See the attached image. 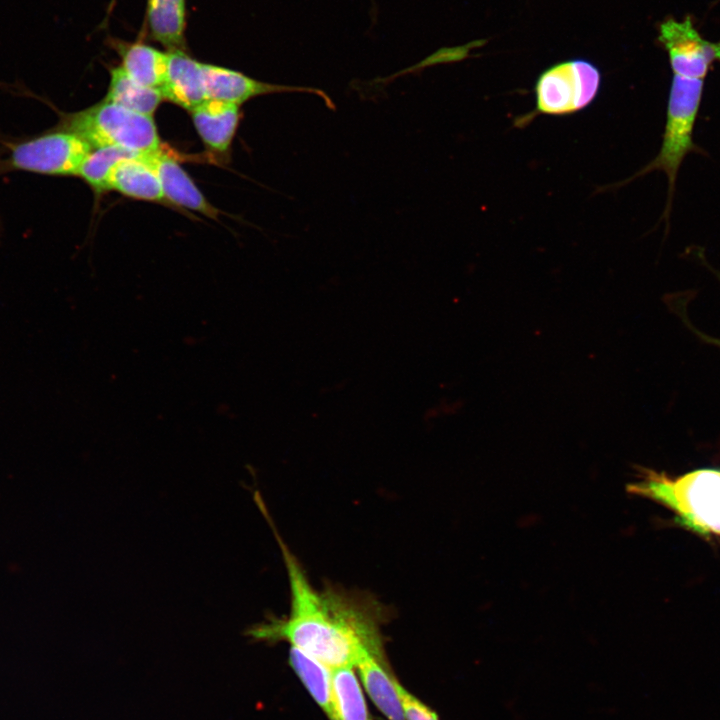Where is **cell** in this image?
<instances>
[{"label": "cell", "instance_id": "obj_1", "mask_svg": "<svg viewBox=\"0 0 720 720\" xmlns=\"http://www.w3.org/2000/svg\"><path fill=\"white\" fill-rule=\"evenodd\" d=\"M259 493L256 504L269 522L281 549L288 574L291 605L284 619L253 625L246 634L255 640H286L330 670L356 667L365 652L381 655L375 614L335 591L319 592L276 531Z\"/></svg>", "mask_w": 720, "mask_h": 720}, {"label": "cell", "instance_id": "obj_2", "mask_svg": "<svg viewBox=\"0 0 720 720\" xmlns=\"http://www.w3.org/2000/svg\"><path fill=\"white\" fill-rule=\"evenodd\" d=\"M628 490L665 506L682 526L720 536L719 469H698L678 477L646 469Z\"/></svg>", "mask_w": 720, "mask_h": 720}, {"label": "cell", "instance_id": "obj_3", "mask_svg": "<svg viewBox=\"0 0 720 720\" xmlns=\"http://www.w3.org/2000/svg\"><path fill=\"white\" fill-rule=\"evenodd\" d=\"M58 128L80 136L92 148L117 146L140 155L160 149L152 116L104 99L84 110L65 114Z\"/></svg>", "mask_w": 720, "mask_h": 720}, {"label": "cell", "instance_id": "obj_4", "mask_svg": "<svg viewBox=\"0 0 720 720\" xmlns=\"http://www.w3.org/2000/svg\"><path fill=\"white\" fill-rule=\"evenodd\" d=\"M601 86L599 68L585 59H571L545 69L535 83V109L522 116L518 126L538 115L566 116L593 103Z\"/></svg>", "mask_w": 720, "mask_h": 720}, {"label": "cell", "instance_id": "obj_5", "mask_svg": "<svg viewBox=\"0 0 720 720\" xmlns=\"http://www.w3.org/2000/svg\"><path fill=\"white\" fill-rule=\"evenodd\" d=\"M703 79L685 78L674 75L669 94L667 120L663 142L658 155L633 177L623 181L628 183L653 170H661L668 177L669 202L673 192L678 169L684 157L694 148L692 132L700 105Z\"/></svg>", "mask_w": 720, "mask_h": 720}, {"label": "cell", "instance_id": "obj_6", "mask_svg": "<svg viewBox=\"0 0 720 720\" xmlns=\"http://www.w3.org/2000/svg\"><path fill=\"white\" fill-rule=\"evenodd\" d=\"M92 146L80 136L55 128L11 146L8 166L50 176H77Z\"/></svg>", "mask_w": 720, "mask_h": 720}, {"label": "cell", "instance_id": "obj_7", "mask_svg": "<svg viewBox=\"0 0 720 720\" xmlns=\"http://www.w3.org/2000/svg\"><path fill=\"white\" fill-rule=\"evenodd\" d=\"M658 38L668 52L674 75L703 79L711 64L720 61V42L703 39L690 17L683 21L665 20L659 27Z\"/></svg>", "mask_w": 720, "mask_h": 720}, {"label": "cell", "instance_id": "obj_8", "mask_svg": "<svg viewBox=\"0 0 720 720\" xmlns=\"http://www.w3.org/2000/svg\"><path fill=\"white\" fill-rule=\"evenodd\" d=\"M202 73L208 99L240 105L261 95L309 93L320 97L329 109H336L329 95L319 88L263 82L242 72L208 63H202Z\"/></svg>", "mask_w": 720, "mask_h": 720}, {"label": "cell", "instance_id": "obj_9", "mask_svg": "<svg viewBox=\"0 0 720 720\" xmlns=\"http://www.w3.org/2000/svg\"><path fill=\"white\" fill-rule=\"evenodd\" d=\"M145 160L156 172L165 199L208 217H216L217 210L206 200L201 191L179 163L161 148L145 154Z\"/></svg>", "mask_w": 720, "mask_h": 720}, {"label": "cell", "instance_id": "obj_10", "mask_svg": "<svg viewBox=\"0 0 720 720\" xmlns=\"http://www.w3.org/2000/svg\"><path fill=\"white\" fill-rule=\"evenodd\" d=\"M168 52V70L160 88L166 99L188 111L208 100L202 73V62L192 58L185 50Z\"/></svg>", "mask_w": 720, "mask_h": 720}, {"label": "cell", "instance_id": "obj_11", "mask_svg": "<svg viewBox=\"0 0 720 720\" xmlns=\"http://www.w3.org/2000/svg\"><path fill=\"white\" fill-rule=\"evenodd\" d=\"M190 112L205 145L215 152H226L239 124V105L208 99Z\"/></svg>", "mask_w": 720, "mask_h": 720}, {"label": "cell", "instance_id": "obj_12", "mask_svg": "<svg viewBox=\"0 0 720 720\" xmlns=\"http://www.w3.org/2000/svg\"><path fill=\"white\" fill-rule=\"evenodd\" d=\"M111 46L121 59L120 67L141 85L160 89L168 70V52L158 50L143 41L126 42L111 39Z\"/></svg>", "mask_w": 720, "mask_h": 720}, {"label": "cell", "instance_id": "obj_13", "mask_svg": "<svg viewBox=\"0 0 720 720\" xmlns=\"http://www.w3.org/2000/svg\"><path fill=\"white\" fill-rule=\"evenodd\" d=\"M110 190L139 200L165 199L159 178L144 155L126 158L115 164L107 180V191Z\"/></svg>", "mask_w": 720, "mask_h": 720}, {"label": "cell", "instance_id": "obj_14", "mask_svg": "<svg viewBox=\"0 0 720 720\" xmlns=\"http://www.w3.org/2000/svg\"><path fill=\"white\" fill-rule=\"evenodd\" d=\"M145 24L149 36L170 50H185L186 0H147Z\"/></svg>", "mask_w": 720, "mask_h": 720}, {"label": "cell", "instance_id": "obj_15", "mask_svg": "<svg viewBox=\"0 0 720 720\" xmlns=\"http://www.w3.org/2000/svg\"><path fill=\"white\" fill-rule=\"evenodd\" d=\"M381 655L365 652L356 667L364 688L379 711L388 720H406L393 677L381 664Z\"/></svg>", "mask_w": 720, "mask_h": 720}, {"label": "cell", "instance_id": "obj_16", "mask_svg": "<svg viewBox=\"0 0 720 720\" xmlns=\"http://www.w3.org/2000/svg\"><path fill=\"white\" fill-rule=\"evenodd\" d=\"M289 663L329 720H337L332 696L331 670L294 647H291L289 652Z\"/></svg>", "mask_w": 720, "mask_h": 720}, {"label": "cell", "instance_id": "obj_17", "mask_svg": "<svg viewBox=\"0 0 720 720\" xmlns=\"http://www.w3.org/2000/svg\"><path fill=\"white\" fill-rule=\"evenodd\" d=\"M106 101L114 102L134 112L152 116L163 100L160 89L134 81L120 67L110 69V82Z\"/></svg>", "mask_w": 720, "mask_h": 720}, {"label": "cell", "instance_id": "obj_18", "mask_svg": "<svg viewBox=\"0 0 720 720\" xmlns=\"http://www.w3.org/2000/svg\"><path fill=\"white\" fill-rule=\"evenodd\" d=\"M331 670V685L337 720H370L365 698L352 669Z\"/></svg>", "mask_w": 720, "mask_h": 720}, {"label": "cell", "instance_id": "obj_19", "mask_svg": "<svg viewBox=\"0 0 720 720\" xmlns=\"http://www.w3.org/2000/svg\"><path fill=\"white\" fill-rule=\"evenodd\" d=\"M140 156L117 146L92 148L84 159L77 176L81 177L96 193L107 191L108 176L119 161Z\"/></svg>", "mask_w": 720, "mask_h": 720}, {"label": "cell", "instance_id": "obj_20", "mask_svg": "<svg viewBox=\"0 0 720 720\" xmlns=\"http://www.w3.org/2000/svg\"><path fill=\"white\" fill-rule=\"evenodd\" d=\"M393 681L406 720H439L438 715L432 709L407 691L394 677Z\"/></svg>", "mask_w": 720, "mask_h": 720}, {"label": "cell", "instance_id": "obj_21", "mask_svg": "<svg viewBox=\"0 0 720 720\" xmlns=\"http://www.w3.org/2000/svg\"><path fill=\"white\" fill-rule=\"evenodd\" d=\"M701 337H702L704 340H706L707 342L712 343L713 345H716V346L720 347V339H716V338H712V337L704 336V335H701Z\"/></svg>", "mask_w": 720, "mask_h": 720}, {"label": "cell", "instance_id": "obj_22", "mask_svg": "<svg viewBox=\"0 0 720 720\" xmlns=\"http://www.w3.org/2000/svg\"><path fill=\"white\" fill-rule=\"evenodd\" d=\"M115 1H116V0H111L110 6H109V11L112 10Z\"/></svg>", "mask_w": 720, "mask_h": 720}]
</instances>
